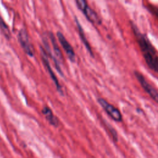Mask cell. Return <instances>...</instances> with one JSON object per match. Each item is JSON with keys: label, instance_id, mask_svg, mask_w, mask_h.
<instances>
[{"label": "cell", "instance_id": "cell-1", "mask_svg": "<svg viewBox=\"0 0 158 158\" xmlns=\"http://www.w3.org/2000/svg\"><path fill=\"white\" fill-rule=\"evenodd\" d=\"M131 27L147 65L151 70L158 73V56L154 47L133 22H131Z\"/></svg>", "mask_w": 158, "mask_h": 158}, {"label": "cell", "instance_id": "cell-4", "mask_svg": "<svg viewBox=\"0 0 158 158\" xmlns=\"http://www.w3.org/2000/svg\"><path fill=\"white\" fill-rule=\"evenodd\" d=\"M17 37L19 41L25 52L30 56H33L35 52L34 48L29 41L28 35L26 30L23 28L21 29L19 32Z\"/></svg>", "mask_w": 158, "mask_h": 158}, {"label": "cell", "instance_id": "cell-5", "mask_svg": "<svg viewBox=\"0 0 158 158\" xmlns=\"http://www.w3.org/2000/svg\"><path fill=\"white\" fill-rule=\"evenodd\" d=\"M40 51H41V59H42V61L46 67V69H47L51 78H52V80H53L56 86V88H57V90L61 94H63V92H62V87L60 86V85L59 84V82L56 77V76L55 75L53 70H52L51 69V67L50 65V64H49V60L48 59V54L46 52V51L43 49L42 48H40Z\"/></svg>", "mask_w": 158, "mask_h": 158}, {"label": "cell", "instance_id": "cell-10", "mask_svg": "<svg viewBox=\"0 0 158 158\" xmlns=\"http://www.w3.org/2000/svg\"><path fill=\"white\" fill-rule=\"evenodd\" d=\"M49 38H50V40L51 41V43H52V47H53V49H54V51L55 52V54L57 57V60H62V53H61V51L59 49V47L57 44V41L56 40V38L54 37V35L52 33H49Z\"/></svg>", "mask_w": 158, "mask_h": 158}, {"label": "cell", "instance_id": "cell-6", "mask_svg": "<svg viewBox=\"0 0 158 158\" xmlns=\"http://www.w3.org/2000/svg\"><path fill=\"white\" fill-rule=\"evenodd\" d=\"M57 37L62 45L64 50L65 51L67 57H69V60L72 62H75V54L73 51V48L70 45V44L68 42V41L66 40L65 36L63 35V34L60 32H57Z\"/></svg>", "mask_w": 158, "mask_h": 158}, {"label": "cell", "instance_id": "cell-8", "mask_svg": "<svg viewBox=\"0 0 158 158\" xmlns=\"http://www.w3.org/2000/svg\"><path fill=\"white\" fill-rule=\"evenodd\" d=\"M75 22H76V24H77V28H78V33H79V35H80V37L82 41V42L83 43L84 45L85 46L86 49L88 50V51L89 52L90 55L92 56V57H94V55H93V51L91 49V48L89 45V42L88 41L86 36H85V33L83 31V30L80 25V23H79L78 20H77V19H75Z\"/></svg>", "mask_w": 158, "mask_h": 158}, {"label": "cell", "instance_id": "cell-11", "mask_svg": "<svg viewBox=\"0 0 158 158\" xmlns=\"http://www.w3.org/2000/svg\"><path fill=\"white\" fill-rule=\"evenodd\" d=\"M0 28L4 35V36L7 39H10V32L9 30V28L3 19L0 16Z\"/></svg>", "mask_w": 158, "mask_h": 158}, {"label": "cell", "instance_id": "cell-7", "mask_svg": "<svg viewBox=\"0 0 158 158\" xmlns=\"http://www.w3.org/2000/svg\"><path fill=\"white\" fill-rule=\"evenodd\" d=\"M83 13L84 14L88 20L91 23L97 25H100L101 23V19H100V17L98 16L97 13L89 6L86 8Z\"/></svg>", "mask_w": 158, "mask_h": 158}, {"label": "cell", "instance_id": "cell-3", "mask_svg": "<svg viewBox=\"0 0 158 158\" xmlns=\"http://www.w3.org/2000/svg\"><path fill=\"white\" fill-rule=\"evenodd\" d=\"M98 102L112 120L118 122L122 121V114L117 107L109 103L103 98H98Z\"/></svg>", "mask_w": 158, "mask_h": 158}, {"label": "cell", "instance_id": "cell-12", "mask_svg": "<svg viewBox=\"0 0 158 158\" xmlns=\"http://www.w3.org/2000/svg\"><path fill=\"white\" fill-rule=\"evenodd\" d=\"M78 8L82 12H83L86 8L88 6L86 0H75Z\"/></svg>", "mask_w": 158, "mask_h": 158}, {"label": "cell", "instance_id": "cell-9", "mask_svg": "<svg viewBox=\"0 0 158 158\" xmlns=\"http://www.w3.org/2000/svg\"><path fill=\"white\" fill-rule=\"evenodd\" d=\"M43 114L46 117V120L49 122L50 124L53 126L57 127L59 124V121L57 118L54 115L52 110L48 107H44L41 110Z\"/></svg>", "mask_w": 158, "mask_h": 158}, {"label": "cell", "instance_id": "cell-2", "mask_svg": "<svg viewBox=\"0 0 158 158\" xmlns=\"http://www.w3.org/2000/svg\"><path fill=\"white\" fill-rule=\"evenodd\" d=\"M134 75L145 92L148 94L152 100L158 104V91L147 81L145 77L141 72L135 70Z\"/></svg>", "mask_w": 158, "mask_h": 158}, {"label": "cell", "instance_id": "cell-13", "mask_svg": "<svg viewBox=\"0 0 158 158\" xmlns=\"http://www.w3.org/2000/svg\"><path fill=\"white\" fill-rule=\"evenodd\" d=\"M107 127L108 130H109V131L110 133V135H111V136L112 137L113 140L115 143H117L118 141V135H117V133L116 130L112 126H110L109 124L107 123Z\"/></svg>", "mask_w": 158, "mask_h": 158}, {"label": "cell", "instance_id": "cell-14", "mask_svg": "<svg viewBox=\"0 0 158 158\" xmlns=\"http://www.w3.org/2000/svg\"><path fill=\"white\" fill-rule=\"evenodd\" d=\"M148 9L158 19V7L150 5L148 6Z\"/></svg>", "mask_w": 158, "mask_h": 158}]
</instances>
